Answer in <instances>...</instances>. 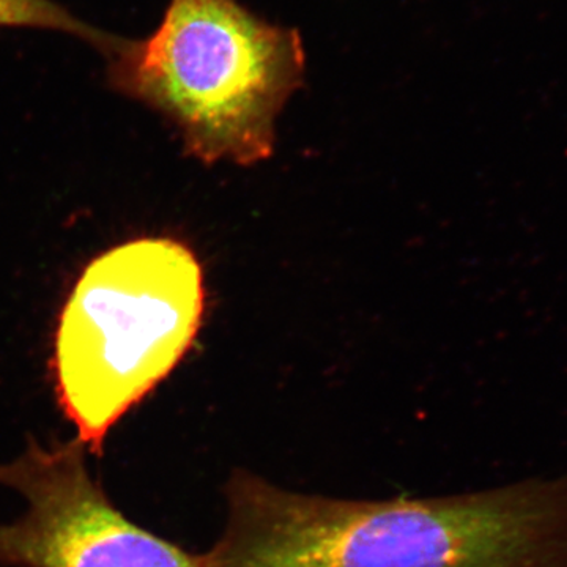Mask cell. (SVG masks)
<instances>
[{"label":"cell","instance_id":"obj_3","mask_svg":"<svg viewBox=\"0 0 567 567\" xmlns=\"http://www.w3.org/2000/svg\"><path fill=\"white\" fill-rule=\"evenodd\" d=\"M203 312V270L177 241H130L85 268L55 336V386L76 442L102 453L112 425L182 360Z\"/></svg>","mask_w":567,"mask_h":567},{"label":"cell","instance_id":"obj_2","mask_svg":"<svg viewBox=\"0 0 567 567\" xmlns=\"http://www.w3.org/2000/svg\"><path fill=\"white\" fill-rule=\"evenodd\" d=\"M107 61L112 87L163 114L192 155L244 166L270 158L306 73L300 31L238 0H171L152 35L121 39Z\"/></svg>","mask_w":567,"mask_h":567},{"label":"cell","instance_id":"obj_1","mask_svg":"<svg viewBox=\"0 0 567 567\" xmlns=\"http://www.w3.org/2000/svg\"><path fill=\"white\" fill-rule=\"evenodd\" d=\"M205 567H567V473L436 498L297 494L248 470L227 481Z\"/></svg>","mask_w":567,"mask_h":567},{"label":"cell","instance_id":"obj_4","mask_svg":"<svg viewBox=\"0 0 567 567\" xmlns=\"http://www.w3.org/2000/svg\"><path fill=\"white\" fill-rule=\"evenodd\" d=\"M0 486L25 502L0 522V565L9 567H205L171 540L140 527L92 476L80 442L31 443L0 465Z\"/></svg>","mask_w":567,"mask_h":567},{"label":"cell","instance_id":"obj_5","mask_svg":"<svg viewBox=\"0 0 567 567\" xmlns=\"http://www.w3.org/2000/svg\"><path fill=\"white\" fill-rule=\"evenodd\" d=\"M0 28H35L65 32L110 55L118 40L71 14L54 0H0Z\"/></svg>","mask_w":567,"mask_h":567}]
</instances>
